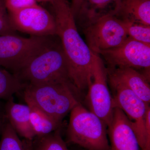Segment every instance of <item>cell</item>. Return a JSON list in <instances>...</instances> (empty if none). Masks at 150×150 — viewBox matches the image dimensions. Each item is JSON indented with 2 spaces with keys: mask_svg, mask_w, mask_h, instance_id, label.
I'll list each match as a JSON object with an SVG mask.
<instances>
[{
  "mask_svg": "<svg viewBox=\"0 0 150 150\" xmlns=\"http://www.w3.org/2000/svg\"><path fill=\"white\" fill-rule=\"evenodd\" d=\"M59 37L67 58L70 80L79 92L88 88L92 74L93 53L78 31L68 0L50 2Z\"/></svg>",
  "mask_w": 150,
  "mask_h": 150,
  "instance_id": "cell-1",
  "label": "cell"
},
{
  "mask_svg": "<svg viewBox=\"0 0 150 150\" xmlns=\"http://www.w3.org/2000/svg\"><path fill=\"white\" fill-rule=\"evenodd\" d=\"M14 75L25 85L73 84L70 80L68 62L60 40L57 41L54 39Z\"/></svg>",
  "mask_w": 150,
  "mask_h": 150,
  "instance_id": "cell-2",
  "label": "cell"
},
{
  "mask_svg": "<svg viewBox=\"0 0 150 150\" xmlns=\"http://www.w3.org/2000/svg\"><path fill=\"white\" fill-rule=\"evenodd\" d=\"M23 91L28 105L60 122L81 103L78 96L79 92L72 83L26 85Z\"/></svg>",
  "mask_w": 150,
  "mask_h": 150,
  "instance_id": "cell-3",
  "label": "cell"
},
{
  "mask_svg": "<svg viewBox=\"0 0 150 150\" xmlns=\"http://www.w3.org/2000/svg\"><path fill=\"white\" fill-rule=\"evenodd\" d=\"M67 129V142L86 150H111L107 138V126L81 103L70 112Z\"/></svg>",
  "mask_w": 150,
  "mask_h": 150,
  "instance_id": "cell-4",
  "label": "cell"
},
{
  "mask_svg": "<svg viewBox=\"0 0 150 150\" xmlns=\"http://www.w3.org/2000/svg\"><path fill=\"white\" fill-rule=\"evenodd\" d=\"M53 36L0 35V67L15 74L53 41Z\"/></svg>",
  "mask_w": 150,
  "mask_h": 150,
  "instance_id": "cell-5",
  "label": "cell"
},
{
  "mask_svg": "<svg viewBox=\"0 0 150 150\" xmlns=\"http://www.w3.org/2000/svg\"><path fill=\"white\" fill-rule=\"evenodd\" d=\"M113 90L114 108L118 107L129 119L142 150H150V135L146 131V119L150 107L126 86L108 79Z\"/></svg>",
  "mask_w": 150,
  "mask_h": 150,
  "instance_id": "cell-6",
  "label": "cell"
},
{
  "mask_svg": "<svg viewBox=\"0 0 150 150\" xmlns=\"http://www.w3.org/2000/svg\"><path fill=\"white\" fill-rule=\"evenodd\" d=\"M86 101L90 111L95 114L109 127L113 116V98L108 86L107 69L98 54H95L92 74Z\"/></svg>",
  "mask_w": 150,
  "mask_h": 150,
  "instance_id": "cell-7",
  "label": "cell"
},
{
  "mask_svg": "<svg viewBox=\"0 0 150 150\" xmlns=\"http://www.w3.org/2000/svg\"><path fill=\"white\" fill-rule=\"evenodd\" d=\"M86 41L94 54L121 45L128 37L125 23L114 15L100 18L83 29Z\"/></svg>",
  "mask_w": 150,
  "mask_h": 150,
  "instance_id": "cell-8",
  "label": "cell"
},
{
  "mask_svg": "<svg viewBox=\"0 0 150 150\" xmlns=\"http://www.w3.org/2000/svg\"><path fill=\"white\" fill-rule=\"evenodd\" d=\"M98 55L104 59L107 69L128 67L142 70L150 80V46L128 37L120 46L100 51Z\"/></svg>",
  "mask_w": 150,
  "mask_h": 150,
  "instance_id": "cell-9",
  "label": "cell"
},
{
  "mask_svg": "<svg viewBox=\"0 0 150 150\" xmlns=\"http://www.w3.org/2000/svg\"><path fill=\"white\" fill-rule=\"evenodd\" d=\"M8 15L11 25L15 31L31 36H56V23L53 14L38 4L8 13Z\"/></svg>",
  "mask_w": 150,
  "mask_h": 150,
  "instance_id": "cell-10",
  "label": "cell"
},
{
  "mask_svg": "<svg viewBox=\"0 0 150 150\" xmlns=\"http://www.w3.org/2000/svg\"><path fill=\"white\" fill-rule=\"evenodd\" d=\"M111 150H140L138 140L129 119L118 107L114 108L108 127Z\"/></svg>",
  "mask_w": 150,
  "mask_h": 150,
  "instance_id": "cell-11",
  "label": "cell"
},
{
  "mask_svg": "<svg viewBox=\"0 0 150 150\" xmlns=\"http://www.w3.org/2000/svg\"><path fill=\"white\" fill-rule=\"evenodd\" d=\"M106 69L108 78L123 84L144 102L149 105L150 80L142 73L128 67Z\"/></svg>",
  "mask_w": 150,
  "mask_h": 150,
  "instance_id": "cell-12",
  "label": "cell"
},
{
  "mask_svg": "<svg viewBox=\"0 0 150 150\" xmlns=\"http://www.w3.org/2000/svg\"><path fill=\"white\" fill-rule=\"evenodd\" d=\"M120 0H82L75 19L83 29L103 17L114 15Z\"/></svg>",
  "mask_w": 150,
  "mask_h": 150,
  "instance_id": "cell-13",
  "label": "cell"
},
{
  "mask_svg": "<svg viewBox=\"0 0 150 150\" xmlns=\"http://www.w3.org/2000/svg\"><path fill=\"white\" fill-rule=\"evenodd\" d=\"M30 111L29 105L16 103L13 98L5 103L6 118L17 134L25 139L32 141L35 135L30 121Z\"/></svg>",
  "mask_w": 150,
  "mask_h": 150,
  "instance_id": "cell-14",
  "label": "cell"
},
{
  "mask_svg": "<svg viewBox=\"0 0 150 150\" xmlns=\"http://www.w3.org/2000/svg\"><path fill=\"white\" fill-rule=\"evenodd\" d=\"M114 15L123 21L150 25V0H120Z\"/></svg>",
  "mask_w": 150,
  "mask_h": 150,
  "instance_id": "cell-15",
  "label": "cell"
},
{
  "mask_svg": "<svg viewBox=\"0 0 150 150\" xmlns=\"http://www.w3.org/2000/svg\"><path fill=\"white\" fill-rule=\"evenodd\" d=\"M29 106L30 121L35 137L47 135L61 129L62 122L51 118L36 108Z\"/></svg>",
  "mask_w": 150,
  "mask_h": 150,
  "instance_id": "cell-16",
  "label": "cell"
},
{
  "mask_svg": "<svg viewBox=\"0 0 150 150\" xmlns=\"http://www.w3.org/2000/svg\"><path fill=\"white\" fill-rule=\"evenodd\" d=\"M25 85L14 74L0 67V100L6 101L23 91Z\"/></svg>",
  "mask_w": 150,
  "mask_h": 150,
  "instance_id": "cell-17",
  "label": "cell"
},
{
  "mask_svg": "<svg viewBox=\"0 0 150 150\" xmlns=\"http://www.w3.org/2000/svg\"><path fill=\"white\" fill-rule=\"evenodd\" d=\"M31 150H69L61 135V129L51 134L35 137L31 141Z\"/></svg>",
  "mask_w": 150,
  "mask_h": 150,
  "instance_id": "cell-18",
  "label": "cell"
},
{
  "mask_svg": "<svg viewBox=\"0 0 150 150\" xmlns=\"http://www.w3.org/2000/svg\"><path fill=\"white\" fill-rule=\"evenodd\" d=\"M0 139V150H27L24 140H21L12 126L7 122Z\"/></svg>",
  "mask_w": 150,
  "mask_h": 150,
  "instance_id": "cell-19",
  "label": "cell"
},
{
  "mask_svg": "<svg viewBox=\"0 0 150 150\" xmlns=\"http://www.w3.org/2000/svg\"><path fill=\"white\" fill-rule=\"evenodd\" d=\"M123 21L125 23L128 37L140 43L150 46V25Z\"/></svg>",
  "mask_w": 150,
  "mask_h": 150,
  "instance_id": "cell-20",
  "label": "cell"
},
{
  "mask_svg": "<svg viewBox=\"0 0 150 150\" xmlns=\"http://www.w3.org/2000/svg\"><path fill=\"white\" fill-rule=\"evenodd\" d=\"M16 34L10 21L5 0H0V35Z\"/></svg>",
  "mask_w": 150,
  "mask_h": 150,
  "instance_id": "cell-21",
  "label": "cell"
},
{
  "mask_svg": "<svg viewBox=\"0 0 150 150\" xmlns=\"http://www.w3.org/2000/svg\"><path fill=\"white\" fill-rule=\"evenodd\" d=\"M5 3L8 13L38 4L36 0H5Z\"/></svg>",
  "mask_w": 150,
  "mask_h": 150,
  "instance_id": "cell-22",
  "label": "cell"
},
{
  "mask_svg": "<svg viewBox=\"0 0 150 150\" xmlns=\"http://www.w3.org/2000/svg\"><path fill=\"white\" fill-rule=\"evenodd\" d=\"M7 121L5 111V103L0 100V136Z\"/></svg>",
  "mask_w": 150,
  "mask_h": 150,
  "instance_id": "cell-23",
  "label": "cell"
},
{
  "mask_svg": "<svg viewBox=\"0 0 150 150\" xmlns=\"http://www.w3.org/2000/svg\"><path fill=\"white\" fill-rule=\"evenodd\" d=\"M82 0H72V3L71 4V8L73 14L74 15H76L77 13L79 7L80 5Z\"/></svg>",
  "mask_w": 150,
  "mask_h": 150,
  "instance_id": "cell-24",
  "label": "cell"
},
{
  "mask_svg": "<svg viewBox=\"0 0 150 150\" xmlns=\"http://www.w3.org/2000/svg\"><path fill=\"white\" fill-rule=\"evenodd\" d=\"M25 143L26 146L27 150H31V141L30 140L25 139H24Z\"/></svg>",
  "mask_w": 150,
  "mask_h": 150,
  "instance_id": "cell-25",
  "label": "cell"
},
{
  "mask_svg": "<svg viewBox=\"0 0 150 150\" xmlns=\"http://www.w3.org/2000/svg\"><path fill=\"white\" fill-rule=\"evenodd\" d=\"M52 0H36L37 1H48L50 2Z\"/></svg>",
  "mask_w": 150,
  "mask_h": 150,
  "instance_id": "cell-26",
  "label": "cell"
},
{
  "mask_svg": "<svg viewBox=\"0 0 150 150\" xmlns=\"http://www.w3.org/2000/svg\"><path fill=\"white\" fill-rule=\"evenodd\" d=\"M76 150H86L84 149H76Z\"/></svg>",
  "mask_w": 150,
  "mask_h": 150,
  "instance_id": "cell-27",
  "label": "cell"
}]
</instances>
